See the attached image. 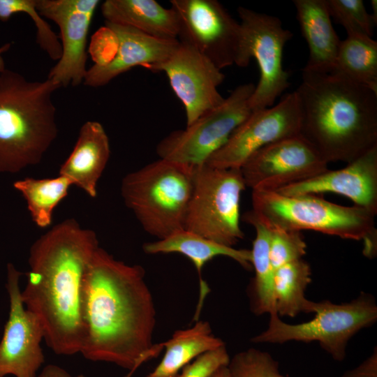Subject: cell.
Masks as SVG:
<instances>
[{
	"label": "cell",
	"mask_w": 377,
	"mask_h": 377,
	"mask_svg": "<svg viewBox=\"0 0 377 377\" xmlns=\"http://www.w3.org/2000/svg\"><path fill=\"white\" fill-rule=\"evenodd\" d=\"M209 377H232L228 369V366H223L214 372H213Z\"/></svg>",
	"instance_id": "obj_36"
},
{
	"label": "cell",
	"mask_w": 377,
	"mask_h": 377,
	"mask_svg": "<svg viewBox=\"0 0 377 377\" xmlns=\"http://www.w3.org/2000/svg\"><path fill=\"white\" fill-rule=\"evenodd\" d=\"M246 188L240 169L205 164L195 168L184 228L233 247L244 236L240 227V201Z\"/></svg>",
	"instance_id": "obj_7"
},
{
	"label": "cell",
	"mask_w": 377,
	"mask_h": 377,
	"mask_svg": "<svg viewBox=\"0 0 377 377\" xmlns=\"http://www.w3.org/2000/svg\"><path fill=\"white\" fill-rule=\"evenodd\" d=\"M194 170L159 158L123 178L124 204L145 232L161 239L184 229Z\"/></svg>",
	"instance_id": "obj_6"
},
{
	"label": "cell",
	"mask_w": 377,
	"mask_h": 377,
	"mask_svg": "<svg viewBox=\"0 0 377 377\" xmlns=\"http://www.w3.org/2000/svg\"><path fill=\"white\" fill-rule=\"evenodd\" d=\"M331 17L343 27L347 35L372 37L376 24L362 0H326Z\"/></svg>",
	"instance_id": "obj_29"
},
{
	"label": "cell",
	"mask_w": 377,
	"mask_h": 377,
	"mask_svg": "<svg viewBox=\"0 0 377 377\" xmlns=\"http://www.w3.org/2000/svg\"><path fill=\"white\" fill-rule=\"evenodd\" d=\"M11 47L10 43H6L2 46L0 47V73H2L5 69V62L3 61L1 54L10 50Z\"/></svg>",
	"instance_id": "obj_37"
},
{
	"label": "cell",
	"mask_w": 377,
	"mask_h": 377,
	"mask_svg": "<svg viewBox=\"0 0 377 377\" xmlns=\"http://www.w3.org/2000/svg\"><path fill=\"white\" fill-rule=\"evenodd\" d=\"M178 22V40L208 59L218 68L242 67V31L216 0H172Z\"/></svg>",
	"instance_id": "obj_11"
},
{
	"label": "cell",
	"mask_w": 377,
	"mask_h": 377,
	"mask_svg": "<svg viewBox=\"0 0 377 377\" xmlns=\"http://www.w3.org/2000/svg\"><path fill=\"white\" fill-rule=\"evenodd\" d=\"M301 115L296 91L272 108L252 112L205 165L240 169L257 151L283 138L300 134Z\"/></svg>",
	"instance_id": "obj_12"
},
{
	"label": "cell",
	"mask_w": 377,
	"mask_h": 377,
	"mask_svg": "<svg viewBox=\"0 0 377 377\" xmlns=\"http://www.w3.org/2000/svg\"><path fill=\"white\" fill-rule=\"evenodd\" d=\"M308 263L300 259L274 270V296L276 311L280 316L294 317L300 312L308 313L311 300L304 291L311 281Z\"/></svg>",
	"instance_id": "obj_26"
},
{
	"label": "cell",
	"mask_w": 377,
	"mask_h": 377,
	"mask_svg": "<svg viewBox=\"0 0 377 377\" xmlns=\"http://www.w3.org/2000/svg\"><path fill=\"white\" fill-rule=\"evenodd\" d=\"M165 351L156 368L146 377H177L182 369L199 355L224 346L215 337L207 321L198 320L191 327L176 330L162 343Z\"/></svg>",
	"instance_id": "obj_23"
},
{
	"label": "cell",
	"mask_w": 377,
	"mask_h": 377,
	"mask_svg": "<svg viewBox=\"0 0 377 377\" xmlns=\"http://www.w3.org/2000/svg\"><path fill=\"white\" fill-rule=\"evenodd\" d=\"M276 191L286 195L336 193L377 214V146L338 170H329Z\"/></svg>",
	"instance_id": "obj_17"
},
{
	"label": "cell",
	"mask_w": 377,
	"mask_h": 377,
	"mask_svg": "<svg viewBox=\"0 0 377 377\" xmlns=\"http://www.w3.org/2000/svg\"><path fill=\"white\" fill-rule=\"evenodd\" d=\"M76 377H87V376H85L84 374H79Z\"/></svg>",
	"instance_id": "obj_39"
},
{
	"label": "cell",
	"mask_w": 377,
	"mask_h": 377,
	"mask_svg": "<svg viewBox=\"0 0 377 377\" xmlns=\"http://www.w3.org/2000/svg\"><path fill=\"white\" fill-rule=\"evenodd\" d=\"M332 73L377 92V42L367 36L347 35L341 41Z\"/></svg>",
	"instance_id": "obj_24"
},
{
	"label": "cell",
	"mask_w": 377,
	"mask_h": 377,
	"mask_svg": "<svg viewBox=\"0 0 377 377\" xmlns=\"http://www.w3.org/2000/svg\"><path fill=\"white\" fill-rule=\"evenodd\" d=\"M98 247L94 231L68 219L41 235L30 248L29 271L22 299L40 321L45 343L57 355L80 353L84 336V280Z\"/></svg>",
	"instance_id": "obj_2"
},
{
	"label": "cell",
	"mask_w": 377,
	"mask_h": 377,
	"mask_svg": "<svg viewBox=\"0 0 377 377\" xmlns=\"http://www.w3.org/2000/svg\"><path fill=\"white\" fill-rule=\"evenodd\" d=\"M118 39V48L109 63L94 64L87 70L84 84L99 87L132 68H148L167 59L179 44L177 40H163L148 36L132 27L105 21Z\"/></svg>",
	"instance_id": "obj_18"
},
{
	"label": "cell",
	"mask_w": 377,
	"mask_h": 377,
	"mask_svg": "<svg viewBox=\"0 0 377 377\" xmlns=\"http://www.w3.org/2000/svg\"><path fill=\"white\" fill-rule=\"evenodd\" d=\"M71 185L68 179L59 175L54 178L27 177L13 183L27 201L32 221L41 228L51 225L55 207L67 195Z\"/></svg>",
	"instance_id": "obj_25"
},
{
	"label": "cell",
	"mask_w": 377,
	"mask_h": 377,
	"mask_svg": "<svg viewBox=\"0 0 377 377\" xmlns=\"http://www.w3.org/2000/svg\"><path fill=\"white\" fill-rule=\"evenodd\" d=\"M98 0H36L41 16L54 21L60 29L62 54L47 78L67 87L80 85L87 70V43Z\"/></svg>",
	"instance_id": "obj_16"
},
{
	"label": "cell",
	"mask_w": 377,
	"mask_h": 377,
	"mask_svg": "<svg viewBox=\"0 0 377 377\" xmlns=\"http://www.w3.org/2000/svg\"><path fill=\"white\" fill-rule=\"evenodd\" d=\"M230 357L226 346L207 351L184 367L177 377H209L223 366H228Z\"/></svg>",
	"instance_id": "obj_32"
},
{
	"label": "cell",
	"mask_w": 377,
	"mask_h": 377,
	"mask_svg": "<svg viewBox=\"0 0 377 377\" xmlns=\"http://www.w3.org/2000/svg\"><path fill=\"white\" fill-rule=\"evenodd\" d=\"M270 230L269 258L274 270L293 261L302 259L306 254V244L302 232Z\"/></svg>",
	"instance_id": "obj_31"
},
{
	"label": "cell",
	"mask_w": 377,
	"mask_h": 377,
	"mask_svg": "<svg viewBox=\"0 0 377 377\" xmlns=\"http://www.w3.org/2000/svg\"><path fill=\"white\" fill-rule=\"evenodd\" d=\"M255 87L253 83L237 87L219 106L186 128L170 132L156 146L159 158L194 168L205 165L251 114L249 100Z\"/></svg>",
	"instance_id": "obj_9"
},
{
	"label": "cell",
	"mask_w": 377,
	"mask_h": 377,
	"mask_svg": "<svg viewBox=\"0 0 377 377\" xmlns=\"http://www.w3.org/2000/svg\"><path fill=\"white\" fill-rule=\"evenodd\" d=\"M342 377H377V351L357 367L346 371Z\"/></svg>",
	"instance_id": "obj_34"
},
{
	"label": "cell",
	"mask_w": 377,
	"mask_h": 377,
	"mask_svg": "<svg viewBox=\"0 0 377 377\" xmlns=\"http://www.w3.org/2000/svg\"><path fill=\"white\" fill-rule=\"evenodd\" d=\"M61 84L0 73V172L15 174L38 164L57 137L52 94Z\"/></svg>",
	"instance_id": "obj_4"
},
{
	"label": "cell",
	"mask_w": 377,
	"mask_h": 377,
	"mask_svg": "<svg viewBox=\"0 0 377 377\" xmlns=\"http://www.w3.org/2000/svg\"><path fill=\"white\" fill-rule=\"evenodd\" d=\"M293 3L309 49V60L302 70L332 73L341 40L332 26L326 0H294Z\"/></svg>",
	"instance_id": "obj_20"
},
{
	"label": "cell",
	"mask_w": 377,
	"mask_h": 377,
	"mask_svg": "<svg viewBox=\"0 0 377 377\" xmlns=\"http://www.w3.org/2000/svg\"><path fill=\"white\" fill-rule=\"evenodd\" d=\"M101 10L106 22L128 26L159 39H177L175 11L155 0H106Z\"/></svg>",
	"instance_id": "obj_21"
},
{
	"label": "cell",
	"mask_w": 377,
	"mask_h": 377,
	"mask_svg": "<svg viewBox=\"0 0 377 377\" xmlns=\"http://www.w3.org/2000/svg\"><path fill=\"white\" fill-rule=\"evenodd\" d=\"M371 7L373 13L371 14L372 17L374 18V21L377 22V1L376 0H372L371 1Z\"/></svg>",
	"instance_id": "obj_38"
},
{
	"label": "cell",
	"mask_w": 377,
	"mask_h": 377,
	"mask_svg": "<svg viewBox=\"0 0 377 377\" xmlns=\"http://www.w3.org/2000/svg\"><path fill=\"white\" fill-rule=\"evenodd\" d=\"M110 156L108 136L101 123L87 121L80 128L73 151L59 168L66 177L91 198L97 195V184Z\"/></svg>",
	"instance_id": "obj_19"
},
{
	"label": "cell",
	"mask_w": 377,
	"mask_h": 377,
	"mask_svg": "<svg viewBox=\"0 0 377 377\" xmlns=\"http://www.w3.org/2000/svg\"><path fill=\"white\" fill-rule=\"evenodd\" d=\"M164 72L177 97L184 105L186 126L221 104L218 90L225 75L208 59L179 41L170 56L147 68Z\"/></svg>",
	"instance_id": "obj_15"
},
{
	"label": "cell",
	"mask_w": 377,
	"mask_h": 377,
	"mask_svg": "<svg viewBox=\"0 0 377 377\" xmlns=\"http://www.w3.org/2000/svg\"><path fill=\"white\" fill-rule=\"evenodd\" d=\"M308 313L315 317L305 323L288 324L276 313L270 315L268 327L254 337L255 343H284L289 341H318L332 357L342 361L346 357L348 340L360 330L377 319V306L369 295L341 304L330 301H310Z\"/></svg>",
	"instance_id": "obj_8"
},
{
	"label": "cell",
	"mask_w": 377,
	"mask_h": 377,
	"mask_svg": "<svg viewBox=\"0 0 377 377\" xmlns=\"http://www.w3.org/2000/svg\"><path fill=\"white\" fill-rule=\"evenodd\" d=\"M22 273L7 265L6 290L10 310L0 341V377H37L45 361L41 348L42 325L23 303L20 286Z\"/></svg>",
	"instance_id": "obj_14"
},
{
	"label": "cell",
	"mask_w": 377,
	"mask_h": 377,
	"mask_svg": "<svg viewBox=\"0 0 377 377\" xmlns=\"http://www.w3.org/2000/svg\"><path fill=\"white\" fill-rule=\"evenodd\" d=\"M328 163L300 134L255 152L240 168L251 190L277 191L326 171Z\"/></svg>",
	"instance_id": "obj_13"
},
{
	"label": "cell",
	"mask_w": 377,
	"mask_h": 377,
	"mask_svg": "<svg viewBox=\"0 0 377 377\" xmlns=\"http://www.w3.org/2000/svg\"><path fill=\"white\" fill-rule=\"evenodd\" d=\"M147 254L178 253L188 258L200 275L203 267L217 256L228 257L246 269L251 266V252L219 244L184 228L154 242L145 243Z\"/></svg>",
	"instance_id": "obj_22"
},
{
	"label": "cell",
	"mask_w": 377,
	"mask_h": 377,
	"mask_svg": "<svg viewBox=\"0 0 377 377\" xmlns=\"http://www.w3.org/2000/svg\"><path fill=\"white\" fill-rule=\"evenodd\" d=\"M118 48V39L114 31L105 25L91 38L89 52L95 64L102 66L112 60Z\"/></svg>",
	"instance_id": "obj_33"
},
{
	"label": "cell",
	"mask_w": 377,
	"mask_h": 377,
	"mask_svg": "<svg viewBox=\"0 0 377 377\" xmlns=\"http://www.w3.org/2000/svg\"><path fill=\"white\" fill-rule=\"evenodd\" d=\"M252 209L246 214L268 228L313 230L345 239L362 241L368 257L376 252L375 216L355 206H343L316 195H286L252 190Z\"/></svg>",
	"instance_id": "obj_5"
},
{
	"label": "cell",
	"mask_w": 377,
	"mask_h": 377,
	"mask_svg": "<svg viewBox=\"0 0 377 377\" xmlns=\"http://www.w3.org/2000/svg\"><path fill=\"white\" fill-rule=\"evenodd\" d=\"M228 367L232 377H285L269 354L255 348L237 353Z\"/></svg>",
	"instance_id": "obj_30"
},
{
	"label": "cell",
	"mask_w": 377,
	"mask_h": 377,
	"mask_svg": "<svg viewBox=\"0 0 377 377\" xmlns=\"http://www.w3.org/2000/svg\"><path fill=\"white\" fill-rule=\"evenodd\" d=\"M300 134L327 163H350L377 146V92L337 73L302 70L295 91Z\"/></svg>",
	"instance_id": "obj_3"
},
{
	"label": "cell",
	"mask_w": 377,
	"mask_h": 377,
	"mask_svg": "<svg viewBox=\"0 0 377 377\" xmlns=\"http://www.w3.org/2000/svg\"><path fill=\"white\" fill-rule=\"evenodd\" d=\"M242 31V67L254 58L259 66L260 80L249 100L252 112L272 106L290 85L282 59L286 43L293 34L272 15L244 7L237 8Z\"/></svg>",
	"instance_id": "obj_10"
},
{
	"label": "cell",
	"mask_w": 377,
	"mask_h": 377,
	"mask_svg": "<svg viewBox=\"0 0 377 377\" xmlns=\"http://www.w3.org/2000/svg\"><path fill=\"white\" fill-rule=\"evenodd\" d=\"M245 222L255 229L251 265L255 270V309L258 313H276L274 296V270L269 258L270 230L248 214L243 216Z\"/></svg>",
	"instance_id": "obj_27"
},
{
	"label": "cell",
	"mask_w": 377,
	"mask_h": 377,
	"mask_svg": "<svg viewBox=\"0 0 377 377\" xmlns=\"http://www.w3.org/2000/svg\"><path fill=\"white\" fill-rule=\"evenodd\" d=\"M36 0H0V20L7 22L13 14L27 13L37 28L36 43L52 60H59L62 54L59 37L52 30L36 9Z\"/></svg>",
	"instance_id": "obj_28"
},
{
	"label": "cell",
	"mask_w": 377,
	"mask_h": 377,
	"mask_svg": "<svg viewBox=\"0 0 377 377\" xmlns=\"http://www.w3.org/2000/svg\"><path fill=\"white\" fill-rule=\"evenodd\" d=\"M84 336L80 353L94 362L130 371L156 357V312L145 271L115 259L101 247L89 263L84 285Z\"/></svg>",
	"instance_id": "obj_1"
},
{
	"label": "cell",
	"mask_w": 377,
	"mask_h": 377,
	"mask_svg": "<svg viewBox=\"0 0 377 377\" xmlns=\"http://www.w3.org/2000/svg\"><path fill=\"white\" fill-rule=\"evenodd\" d=\"M37 377H73L72 375L63 367L56 364L45 366Z\"/></svg>",
	"instance_id": "obj_35"
}]
</instances>
